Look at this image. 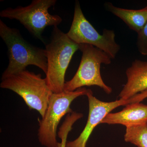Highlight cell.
I'll use <instances>...</instances> for the list:
<instances>
[{
    "instance_id": "6da1fadb",
    "label": "cell",
    "mask_w": 147,
    "mask_h": 147,
    "mask_svg": "<svg viewBox=\"0 0 147 147\" xmlns=\"http://www.w3.org/2000/svg\"><path fill=\"white\" fill-rule=\"evenodd\" d=\"M0 36L7 46L9 60L1 78L25 70L29 65L36 66L46 74L47 62L45 49L30 44L24 39L19 30L8 27L1 20Z\"/></svg>"
},
{
    "instance_id": "7a4b0ae2",
    "label": "cell",
    "mask_w": 147,
    "mask_h": 147,
    "mask_svg": "<svg viewBox=\"0 0 147 147\" xmlns=\"http://www.w3.org/2000/svg\"><path fill=\"white\" fill-rule=\"evenodd\" d=\"M79 44L71 40L58 27H54L51 40L45 46L47 70L45 79L54 93L64 92L67 69Z\"/></svg>"
},
{
    "instance_id": "3957f363",
    "label": "cell",
    "mask_w": 147,
    "mask_h": 147,
    "mask_svg": "<svg viewBox=\"0 0 147 147\" xmlns=\"http://www.w3.org/2000/svg\"><path fill=\"white\" fill-rule=\"evenodd\" d=\"M0 87L20 96L29 109L37 111L42 118L53 93L41 74H36L26 69L1 78Z\"/></svg>"
},
{
    "instance_id": "277c9868",
    "label": "cell",
    "mask_w": 147,
    "mask_h": 147,
    "mask_svg": "<svg viewBox=\"0 0 147 147\" xmlns=\"http://www.w3.org/2000/svg\"><path fill=\"white\" fill-rule=\"evenodd\" d=\"M79 50L82 56L79 68L73 78L65 82L64 91L73 92L86 86H96L107 94H111L113 90L103 82L100 69L102 64H110L112 59L102 50L89 44H79Z\"/></svg>"
},
{
    "instance_id": "5b68a950",
    "label": "cell",
    "mask_w": 147,
    "mask_h": 147,
    "mask_svg": "<svg viewBox=\"0 0 147 147\" xmlns=\"http://www.w3.org/2000/svg\"><path fill=\"white\" fill-rule=\"evenodd\" d=\"M88 89L82 88L74 91L63 92L51 96L44 117L39 120L38 140L45 147H58L57 127L62 118L66 114L73 112L71 102L76 98L86 95Z\"/></svg>"
},
{
    "instance_id": "8992f818",
    "label": "cell",
    "mask_w": 147,
    "mask_h": 147,
    "mask_svg": "<svg viewBox=\"0 0 147 147\" xmlns=\"http://www.w3.org/2000/svg\"><path fill=\"white\" fill-rule=\"evenodd\" d=\"M56 3V0H33L27 6L5 9L1 11L0 16L18 20L34 36L43 41L42 34L45 28L57 27L62 21L59 15L49 13V9Z\"/></svg>"
},
{
    "instance_id": "52a82bcc",
    "label": "cell",
    "mask_w": 147,
    "mask_h": 147,
    "mask_svg": "<svg viewBox=\"0 0 147 147\" xmlns=\"http://www.w3.org/2000/svg\"><path fill=\"white\" fill-rule=\"evenodd\" d=\"M67 34L77 44H89L102 50L112 59L120 50V46L116 42L115 31L105 29L102 34H99L85 17L78 1L75 2L73 21Z\"/></svg>"
},
{
    "instance_id": "ba28073f",
    "label": "cell",
    "mask_w": 147,
    "mask_h": 147,
    "mask_svg": "<svg viewBox=\"0 0 147 147\" xmlns=\"http://www.w3.org/2000/svg\"><path fill=\"white\" fill-rule=\"evenodd\" d=\"M89 102V114L86 124L79 137L73 141L67 142L65 147H86L88 140L96 126L101 123L104 118L115 108L131 103L130 98L120 99L106 102L97 99L90 89H88L86 95Z\"/></svg>"
},
{
    "instance_id": "9c48e42d",
    "label": "cell",
    "mask_w": 147,
    "mask_h": 147,
    "mask_svg": "<svg viewBox=\"0 0 147 147\" xmlns=\"http://www.w3.org/2000/svg\"><path fill=\"white\" fill-rule=\"evenodd\" d=\"M127 81L119 94L120 99L127 100L147 90V61L136 59L127 69Z\"/></svg>"
},
{
    "instance_id": "30bf717a",
    "label": "cell",
    "mask_w": 147,
    "mask_h": 147,
    "mask_svg": "<svg viewBox=\"0 0 147 147\" xmlns=\"http://www.w3.org/2000/svg\"><path fill=\"white\" fill-rule=\"evenodd\" d=\"M101 123L120 124L127 127L147 123V105L133 102L117 113L108 114Z\"/></svg>"
},
{
    "instance_id": "8fae6325",
    "label": "cell",
    "mask_w": 147,
    "mask_h": 147,
    "mask_svg": "<svg viewBox=\"0 0 147 147\" xmlns=\"http://www.w3.org/2000/svg\"><path fill=\"white\" fill-rule=\"evenodd\" d=\"M107 11L120 18L129 29L138 33L147 21V6L139 9H131L121 8L113 5L112 3L104 4Z\"/></svg>"
},
{
    "instance_id": "7c38bea8",
    "label": "cell",
    "mask_w": 147,
    "mask_h": 147,
    "mask_svg": "<svg viewBox=\"0 0 147 147\" xmlns=\"http://www.w3.org/2000/svg\"><path fill=\"white\" fill-rule=\"evenodd\" d=\"M126 127L125 142L138 147H147V123Z\"/></svg>"
},
{
    "instance_id": "4fadbf2b",
    "label": "cell",
    "mask_w": 147,
    "mask_h": 147,
    "mask_svg": "<svg viewBox=\"0 0 147 147\" xmlns=\"http://www.w3.org/2000/svg\"><path fill=\"white\" fill-rule=\"evenodd\" d=\"M136 45L141 55L147 56V21L142 30L137 33Z\"/></svg>"
},
{
    "instance_id": "5bb4252c",
    "label": "cell",
    "mask_w": 147,
    "mask_h": 147,
    "mask_svg": "<svg viewBox=\"0 0 147 147\" xmlns=\"http://www.w3.org/2000/svg\"><path fill=\"white\" fill-rule=\"evenodd\" d=\"M72 124L69 122H64L60 127L58 132V137L61 139V142H59L58 147H65L67 142V136L72 129Z\"/></svg>"
},
{
    "instance_id": "9a60e30c",
    "label": "cell",
    "mask_w": 147,
    "mask_h": 147,
    "mask_svg": "<svg viewBox=\"0 0 147 147\" xmlns=\"http://www.w3.org/2000/svg\"><path fill=\"white\" fill-rule=\"evenodd\" d=\"M133 97L135 102H141L147 98V90L135 95Z\"/></svg>"
}]
</instances>
